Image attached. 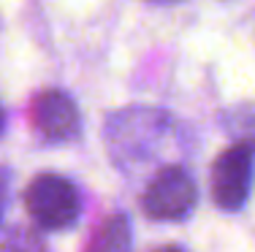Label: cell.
I'll return each instance as SVG.
<instances>
[{"label":"cell","mask_w":255,"mask_h":252,"mask_svg":"<svg viewBox=\"0 0 255 252\" xmlns=\"http://www.w3.org/2000/svg\"><path fill=\"white\" fill-rule=\"evenodd\" d=\"M103 139L114 166H120L123 171H133L157 160L168 149L174 139V119L160 109L128 106L109 117Z\"/></svg>","instance_id":"cell-1"},{"label":"cell","mask_w":255,"mask_h":252,"mask_svg":"<svg viewBox=\"0 0 255 252\" xmlns=\"http://www.w3.org/2000/svg\"><path fill=\"white\" fill-rule=\"evenodd\" d=\"M25 209L41 231H63L82 214V195L71 179L60 173H38L25 190Z\"/></svg>","instance_id":"cell-2"},{"label":"cell","mask_w":255,"mask_h":252,"mask_svg":"<svg viewBox=\"0 0 255 252\" xmlns=\"http://www.w3.org/2000/svg\"><path fill=\"white\" fill-rule=\"evenodd\" d=\"M0 252H49L46 242L27 228H11L0 242Z\"/></svg>","instance_id":"cell-8"},{"label":"cell","mask_w":255,"mask_h":252,"mask_svg":"<svg viewBox=\"0 0 255 252\" xmlns=\"http://www.w3.org/2000/svg\"><path fill=\"white\" fill-rule=\"evenodd\" d=\"M149 3H157V5H171V3H182V0H149Z\"/></svg>","instance_id":"cell-11"},{"label":"cell","mask_w":255,"mask_h":252,"mask_svg":"<svg viewBox=\"0 0 255 252\" xmlns=\"http://www.w3.org/2000/svg\"><path fill=\"white\" fill-rule=\"evenodd\" d=\"M8 187H11V176L5 168H0V220H3L5 203H8Z\"/></svg>","instance_id":"cell-9"},{"label":"cell","mask_w":255,"mask_h":252,"mask_svg":"<svg viewBox=\"0 0 255 252\" xmlns=\"http://www.w3.org/2000/svg\"><path fill=\"white\" fill-rule=\"evenodd\" d=\"M255 179V149L245 144L228 147L212 166V201L223 212H236L247 203Z\"/></svg>","instance_id":"cell-4"},{"label":"cell","mask_w":255,"mask_h":252,"mask_svg":"<svg viewBox=\"0 0 255 252\" xmlns=\"http://www.w3.org/2000/svg\"><path fill=\"white\" fill-rule=\"evenodd\" d=\"M30 125L46 144H68L82 130L79 106L63 89H41L30 100Z\"/></svg>","instance_id":"cell-5"},{"label":"cell","mask_w":255,"mask_h":252,"mask_svg":"<svg viewBox=\"0 0 255 252\" xmlns=\"http://www.w3.org/2000/svg\"><path fill=\"white\" fill-rule=\"evenodd\" d=\"M3 125H5V114H3V106H0V133H3Z\"/></svg>","instance_id":"cell-12"},{"label":"cell","mask_w":255,"mask_h":252,"mask_svg":"<svg viewBox=\"0 0 255 252\" xmlns=\"http://www.w3.org/2000/svg\"><path fill=\"white\" fill-rule=\"evenodd\" d=\"M155 252H185L182 247H174V244H166V247H157Z\"/></svg>","instance_id":"cell-10"},{"label":"cell","mask_w":255,"mask_h":252,"mask_svg":"<svg viewBox=\"0 0 255 252\" xmlns=\"http://www.w3.org/2000/svg\"><path fill=\"white\" fill-rule=\"evenodd\" d=\"M198 201V190L193 176L182 166H163L149 179L147 190L141 195V209L152 220H185Z\"/></svg>","instance_id":"cell-3"},{"label":"cell","mask_w":255,"mask_h":252,"mask_svg":"<svg viewBox=\"0 0 255 252\" xmlns=\"http://www.w3.org/2000/svg\"><path fill=\"white\" fill-rule=\"evenodd\" d=\"M223 130L234 139V144H245L255 149V103H239L223 111Z\"/></svg>","instance_id":"cell-7"},{"label":"cell","mask_w":255,"mask_h":252,"mask_svg":"<svg viewBox=\"0 0 255 252\" xmlns=\"http://www.w3.org/2000/svg\"><path fill=\"white\" fill-rule=\"evenodd\" d=\"M87 252H133L130 220L120 212L106 217L90 239Z\"/></svg>","instance_id":"cell-6"}]
</instances>
